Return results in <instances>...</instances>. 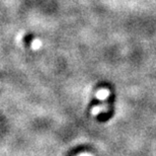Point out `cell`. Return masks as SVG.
<instances>
[{
	"mask_svg": "<svg viewBox=\"0 0 156 156\" xmlns=\"http://www.w3.org/2000/svg\"><path fill=\"white\" fill-rule=\"evenodd\" d=\"M41 47V42L38 40H35V41H33V48L34 49H39Z\"/></svg>",
	"mask_w": 156,
	"mask_h": 156,
	"instance_id": "obj_3",
	"label": "cell"
},
{
	"mask_svg": "<svg viewBox=\"0 0 156 156\" xmlns=\"http://www.w3.org/2000/svg\"><path fill=\"white\" fill-rule=\"evenodd\" d=\"M105 108V107H101V105H99V107H95V108H92V114L93 115H98L101 111H104Z\"/></svg>",
	"mask_w": 156,
	"mask_h": 156,
	"instance_id": "obj_2",
	"label": "cell"
},
{
	"mask_svg": "<svg viewBox=\"0 0 156 156\" xmlns=\"http://www.w3.org/2000/svg\"><path fill=\"white\" fill-rule=\"evenodd\" d=\"M79 156H91V155H89V154H86V153H85V154H80Z\"/></svg>",
	"mask_w": 156,
	"mask_h": 156,
	"instance_id": "obj_4",
	"label": "cell"
},
{
	"mask_svg": "<svg viewBox=\"0 0 156 156\" xmlns=\"http://www.w3.org/2000/svg\"><path fill=\"white\" fill-rule=\"evenodd\" d=\"M108 94H110V91H108V89H101V90H98V91L96 92V98H98V99L104 101V99H105L108 98Z\"/></svg>",
	"mask_w": 156,
	"mask_h": 156,
	"instance_id": "obj_1",
	"label": "cell"
}]
</instances>
